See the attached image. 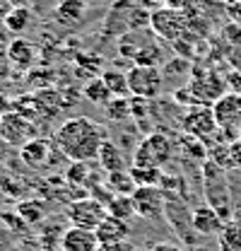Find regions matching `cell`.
I'll list each match as a JSON object with an SVG mask.
<instances>
[{
	"mask_svg": "<svg viewBox=\"0 0 241 251\" xmlns=\"http://www.w3.org/2000/svg\"><path fill=\"white\" fill-rule=\"evenodd\" d=\"M106 143V130L92 119L75 116L58 126L53 135V145L70 162H94L101 145Z\"/></svg>",
	"mask_w": 241,
	"mask_h": 251,
	"instance_id": "obj_1",
	"label": "cell"
},
{
	"mask_svg": "<svg viewBox=\"0 0 241 251\" xmlns=\"http://www.w3.org/2000/svg\"><path fill=\"white\" fill-rule=\"evenodd\" d=\"M150 20L152 15L147 7L138 5L135 0H114L104 17V34L111 39H120L128 31L150 27Z\"/></svg>",
	"mask_w": 241,
	"mask_h": 251,
	"instance_id": "obj_2",
	"label": "cell"
},
{
	"mask_svg": "<svg viewBox=\"0 0 241 251\" xmlns=\"http://www.w3.org/2000/svg\"><path fill=\"white\" fill-rule=\"evenodd\" d=\"M203 186L208 193V205L215 208L224 222H229L232 220V198H229V186L224 179V169L219 164H215L210 157L205 159V167H203Z\"/></svg>",
	"mask_w": 241,
	"mask_h": 251,
	"instance_id": "obj_3",
	"label": "cell"
},
{
	"mask_svg": "<svg viewBox=\"0 0 241 251\" xmlns=\"http://www.w3.org/2000/svg\"><path fill=\"white\" fill-rule=\"evenodd\" d=\"M174 155V145L164 133H150L147 138L140 140L133 155V167H154L162 169Z\"/></svg>",
	"mask_w": 241,
	"mask_h": 251,
	"instance_id": "obj_4",
	"label": "cell"
},
{
	"mask_svg": "<svg viewBox=\"0 0 241 251\" xmlns=\"http://www.w3.org/2000/svg\"><path fill=\"white\" fill-rule=\"evenodd\" d=\"M128 87L130 97H143V99H154L162 92V73L154 65H133L128 73Z\"/></svg>",
	"mask_w": 241,
	"mask_h": 251,
	"instance_id": "obj_5",
	"label": "cell"
},
{
	"mask_svg": "<svg viewBox=\"0 0 241 251\" xmlns=\"http://www.w3.org/2000/svg\"><path fill=\"white\" fill-rule=\"evenodd\" d=\"M65 215L70 220L72 227H82V229H96L99 222L109 215L106 205H101L99 201H94L92 196L87 198H77L72 203H68Z\"/></svg>",
	"mask_w": 241,
	"mask_h": 251,
	"instance_id": "obj_6",
	"label": "cell"
},
{
	"mask_svg": "<svg viewBox=\"0 0 241 251\" xmlns=\"http://www.w3.org/2000/svg\"><path fill=\"white\" fill-rule=\"evenodd\" d=\"M0 138L12 145V148H22L24 143H29L31 138H36V126L31 124L29 119L20 116L17 111L2 114L0 116Z\"/></svg>",
	"mask_w": 241,
	"mask_h": 251,
	"instance_id": "obj_7",
	"label": "cell"
},
{
	"mask_svg": "<svg viewBox=\"0 0 241 251\" xmlns=\"http://www.w3.org/2000/svg\"><path fill=\"white\" fill-rule=\"evenodd\" d=\"M181 128H183V133L195 135V138L203 140V138L212 135L219 126H217V119L212 114V106L195 104V106H188L186 114L181 116Z\"/></svg>",
	"mask_w": 241,
	"mask_h": 251,
	"instance_id": "obj_8",
	"label": "cell"
},
{
	"mask_svg": "<svg viewBox=\"0 0 241 251\" xmlns=\"http://www.w3.org/2000/svg\"><path fill=\"white\" fill-rule=\"evenodd\" d=\"M150 29L154 31L157 36H162V39L176 44L181 39V31L186 29V22H183V17H181V12L176 7H157V10L152 12Z\"/></svg>",
	"mask_w": 241,
	"mask_h": 251,
	"instance_id": "obj_9",
	"label": "cell"
},
{
	"mask_svg": "<svg viewBox=\"0 0 241 251\" xmlns=\"http://www.w3.org/2000/svg\"><path fill=\"white\" fill-rule=\"evenodd\" d=\"M56 145L53 143H48L46 138H31L29 143H24L22 148H20V159L31 167V169H39V172H44V169H48V167H53V157H56Z\"/></svg>",
	"mask_w": 241,
	"mask_h": 251,
	"instance_id": "obj_10",
	"label": "cell"
},
{
	"mask_svg": "<svg viewBox=\"0 0 241 251\" xmlns=\"http://www.w3.org/2000/svg\"><path fill=\"white\" fill-rule=\"evenodd\" d=\"M191 92L195 97L198 104H205V106H212L219 97H224V90H227V77H219L215 73H198L193 80H191Z\"/></svg>",
	"mask_w": 241,
	"mask_h": 251,
	"instance_id": "obj_11",
	"label": "cell"
},
{
	"mask_svg": "<svg viewBox=\"0 0 241 251\" xmlns=\"http://www.w3.org/2000/svg\"><path fill=\"white\" fill-rule=\"evenodd\" d=\"M130 198L135 205V215H140V218H159L164 213V188L138 186Z\"/></svg>",
	"mask_w": 241,
	"mask_h": 251,
	"instance_id": "obj_12",
	"label": "cell"
},
{
	"mask_svg": "<svg viewBox=\"0 0 241 251\" xmlns=\"http://www.w3.org/2000/svg\"><path fill=\"white\" fill-rule=\"evenodd\" d=\"M212 114L219 128H234L241 130V94H224L212 104Z\"/></svg>",
	"mask_w": 241,
	"mask_h": 251,
	"instance_id": "obj_13",
	"label": "cell"
},
{
	"mask_svg": "<svg viewBox=\"0 0 241 251\" xmlns=\"http://www.w3.org/2000/svg\"><path fill=\"white\" fill-rule=\"evenodd\" d=\"M99 239L94 229H82V227H68L60 239V251H96Z\"/></svg>",
	"mask_w": 241,
	"mask_h": 251,
	"instance_id": "obj_14",
	"label": "cell"
},
{
	"mask_svg": "<svg viewBox=\"0 0 241 251\" xmlns=\"http://www.w3.org/2000/svg\"><path fill=\"white\" fill-rule=\"evenodd\" d=\"M7 61L17 73H29L36 61V49L27 39H12L7 41Z\"/></svg>",
	"mask_w": 241,
	"mask_h": 251,
	"instance_id": "obj_15",
	"label": "cell"
},
{
	"mask_svg": "<svg viewBox=\"0 0 241 251\" xmlns=\"http://www.w3.org/2000/svg\"><path fill=\"white\" fill-rule=\"evenodd\" d=\"M150 44H154V31L133 29V31H128V34H123L119 39V53L123 58L135 61Z\"/></svg>",
	"mask_w": 241,
	"mask_h": 251,
	"instance_id": "obj_16",
	"label": "cell"
},
{
	"mask_svg": "<svg viewBox=\"0 0 241 251\" xmlns=\"http://www.w3.org/2000/svg\"><path fill=\"white\" fill-rule=\"evenodd\" d=\"M34 94V101H36V109L41 114V119H53L58 116L60 111L68 109V101H65V94L53 90V87H46V90H36Z\"/></svg>",
	"mask_w": 241,
	"mask_h": 251,
	"instance_id": "obj_17",
	"label": "cell"
},
{
	"mask_svg": "<svg viewBox=\"0 0 241 251\" xmlns=\"http://www.w3.org/2000/svg\"><path fill=\"white\" fill-rule=\"evenodd\" d=\"M224 227V220L219 218V213L210 205H200L193 210V229L198 237H212L219 234Z\"/></svg>",
	"mask_w": 241,
	"mask_h": 251,
	"instance_id": "obj_18",
	"label": "cell"
},
{
	"mask_svg": "<svg viewBox=\"0 0 241 251\" xmlns=\"http://www.w3.org/2000/svg\"><path fill=\"white\" fill-rule=\"evenodd\" d=\"M128 232H130V225L125 220H119L114 215H106V218L99 222V227L94 229L99 244H116V242H128Z\"/></svg>",
	"mask_w": 241,
	"mask_h": 251,
	"instance_id": "obj_19",
	"label": "cell"
},
{
	"mask_svg": "<svg viewBox=\"0 0 241 251\" xmlns=\"http://www.w3.org/2000/svg\"><path fill=\"white\" fill-rule=\"evenodd\" d=\"M85 12H87V2L85 0H60L53 10V17L56 22L63 27H75L85 20Z\"/></svg>",
	"mask_w": 241,
	"mask_h": 251,
	"instance_id": "obj_20",
	"label": "cell"
},
{
	"mask_svg": "<svg viewBox=\"0 0 241 251\" xmlns=\"http://www.w3.org/2000/svg\"><path fill=\"white\" fill-rule=\"evenodd\" d=\"M31 20H34L31 7H7L5 15H2V27H5V31L20 36V34H24L29 29Z\"/></svg>",
	"mask_w": 241,
	"mask_h": 251,
	"instance_id": "obj_21",
	"label": "cell"
},
{
	"mask_svg": "<svg viewBox=\"0 0 241 251\" xmlns=\"http://www.w3.org/2000/svg\"><path fill=\"white\" fill-rule=\"evenodd\" d=\"M65 181L72 184L75 188H87V193H90L92 186L99 184V181L92 176V164L90 162H72V164L65 169Z\"/></svg>",
	"mask_w": 241,
	"mask_h": 251,
	"instance_id": "obj_22",
	"label": "cell"
},
{
	"mask_svg": "<svg viewBox=\"0 0 241 251\" xmlns=\"http://www.w3.org/2000/svg\"><path fill=\"white\" fill-rule=\"evenodd\" d=\"M96 162H99V167H101L106 174H109V172H123V169H125V159H123L120 150L111 140H106V143L101 145Z\"/></svg>",
	"mask_w": 241,
	"mask_h": 251,
	"instance_id": "obj_23",
	"label": "cell"
},
{
	"mask_svg": "<svg viewBox=\"0 0 241 251\" xmlns=\"http://www.w3.org/2000/svg\"><path fill=\"white\" fill-rule=\"evenodd\" d=\"M17 213H20V218L24 220L27 225H39V222L46 220L48 208H46V203L39 201V198H27V201H20V203H17Z\"/></svg>",
	"mask_w": 241,
	"mask_h": 251,
	"instance_id": "obj_24",
	"label": "cell"
},
{
	"mask_svg": "<svg viewBox=\"0 0 241 251\" xmlns=\"http://www.w3.org/2000/svg\"><path fill=\"white\" fill-rule=\"evenodd\" d=\"M219 237V247L222 251H241V218L224 222Z\"/></svg>",
	"mask_w": 241,
	"mask_h": 251,
	"instance_id": "obj_25",
	"label": "cell"
},
{
	"mask_svg": "<svg viewBox=\"0 0 241 251\" xmlns=\"http://www.w3.org/2000/svg\"><path fill=\"white\" fill-rule=\"evenodd\" d=\"M82 97L92 101V104H96V106H106V101H111L114 99V94L109 92V87L104 85V80L101 77H92L85 82V87H82Z\"/></svg>",
	"mask_w": 241,
	"mask_h": 251,
	"instance_id": "obj_26",
	"label": "cell"
},
{
	"mask_svg": "<svg viewBox=\"0 0 241 251\" xmlns=\"http://www.w3.org/2000/svg\"><path fill=\"white\" fill-rule=\"evenodd\" d=\"M104 184L111 188V191H114L116 196H133V191L138 188L128 169H123V172H109V174H106V181H104Z\"/></svg>",
	"mask_w": 241,
	"mask_h": 251,
	"instance_id": "obj_27",
	"label": "cell"
},
{
	"mask_svg": "<svg viewBox=\"0 0 241 251\" xmlns=\"http://www.w3.org/2000/svg\"><path fill=\"white\" fill-rule=\"evenodd\" d=\"M101 80H104V85L109 87V92L114 94V97H130V87H128V75L125 73H120V70H104L101 75H99Z\"/></svg>",
	"mask_w": 241,
	"mask_h": 251,
	"instance_id": "obj_28",
	"label": "cell"
},
{
	"mask_svg": "<svg viewBox=\"0 0 241 251\" xmlns=\"http://www.w3.org/2000/svg\"><path fill=\"white\" fill-rule=\"evenodd\" d=\"M104 114L111 119V121H128V119H133V109H130V97H114L111 101H106V106H104Z\"/></svg>",
	"mask_w": 241,
	"mask_h": 251,
	"instance_id": "obj_29",
	"label": "cell"
},
{
	"mask_svg": "<svg viewBox=\"0 0 241 251\" xmlns=\"http://www.w3.org/2000/svg\"><path fill=\"white\" fill-rule=\"evenodd\" d=\"M135 186H159L162 184V169H154V167H130L128 169Z\"/></svg>",
	"mask_w": 241,
	"mask_h": 251,
	"instance_id": "obj_30",
	"label": "cell"
},
{
	"mask_svg": "<svg viewBox=\"0 0 241 251\" xmlns=\"http://www.w3.org/2000/svg\"><path fill=\"white\" fill-rule=\"evenodd\" d=\"M75 65H77V75H82V77H99L101 73H104V61L99 58V56H94V53H87V56H77L75 58Z\"/></svg>",
	"mask_w": 241,
	"mask_h": 251,
	"instance_id": "obj_31",
	"label": "cell"
},
{
	"mask_svg": "<svg viewBox=\"0 0 241 251\" xmlns=\"http://www.w3.org/2000/svg\"><path fill=\"white\" fill-rule=\"evenodd\" d=\"M109 215H114V218L119 220H125V222H130V220L135 218V205H133V198L130 196H116L111 203H109Z\"/></svg>",
	"mask_w": 241,
	"mask_h": 251,
	"instance_id": "obj_32",
	"label": "cell"
},
{
	"mask_svg": "<svg viewBox=\"0 0 241 251\" xmlns=\"http://www.w3.org/2000/svg\"><path fill=\"white\" fill-rule=\"evenodd\" d=\"M12 111H17L20 116L29 119L31 124H34L36 119H41V114H39V109H36V101H34V94L15 97V99H12Z\"/></svg>",
	"mask_w": 241,
	"mask_h": 251,
	"instance_id": "obj_33",
	"label": "cell"
},
{
	"mask_svg": "<svg viewBox=\"0 0 241 251\" xmlns=\"http://www.w3.org/2000/svg\"><path fill=\"white\" fill-rule=\"evenodd\" d=\"M53 80H56V73H53V70H46V68H36V70H29V73H27V82H29L31 87H36V90L51 87Z\"/></svg>",
	"mask_w": 241,
	"mask_h": 251,
	"instance_id": "obj_34",
	"label": "cell"
},
{
	"mask_svg": "<svg viewBox=\"0 0 241 251\" xmlns=\"http://www.w3.org/2000/svg\"><path fill=\"white\" fill-rule=\"evenodd\" d=\"M0 222L5 225V227H10L12 232H24L29 225L24 222V220L20 218V213L15 210V213H10V210H5V213H0Z\"/></svg>",
	"mask_w": 241,
	"mask_h": 251,
	"instance_id": "obj_35",
	"label": "cell"
},
{
	"mask_svg": "<svg viewBox=\"0 0 241 251\" xmlns=\"http://www.w3.org/2000/svg\"><path fill=\"white\" fill-rule=\"evenodd\" d=\"M227 90L234 94H241V73L239 70H234V73L227 75Z\"/></svg>",
	"mask_w": 241,
	"mask_h": 251,
	"instance_id": "obj_36",
	"label": "cell"
},
{
	"mask_svg": "<svg viewBox=\"0 0 241 251\" xmlns=\"http://www.w3.org/2000/svg\"><path fill=\"white\" fill-rule=\"evenodd\" d=\"M135 247H130L128 242H116V244H99L96 251H133Z\"/></svg>",
	"mask_w": 241,
	"mask_h": 251,
	"instance_id": "obj_37",
	"label": "cell"
},
{
	"mask_svg": "<svg viewBox=\"0 0 241 251\" xmlns=\"http://www.w3.org/2000/svg\"><path fill=\"white\" fill-rule=\"evenodd\" d=\"M229 150H232V164H234V169H241V140H234L229 145Z\"/></svg>",
	"mask_w": 241,
	"mask_h": 251,
	"instance_id": "obj_38",
	"label": "cell"
},
{
	"mask_svg": "<svg viewBox=\"0 0 241 251\" xmlns=\"http://www.w3.org/2000/svg\"><path fill=\"white\" fill-rule=\"evenodd\" d=\"M10 155H12V145H7V143L0 138V164H2V162H7Z\"/></svg>",
	"mask_w": 241,
	"mask_h": 251,
	"instance_id": "obj_39",
	"label": "cell"
},
{
	"mask_svg": "<svg viewBox=\"0 0 241 251\" xmlns=\"http://www.w3.org/2000/svg\"><path fill=\"white\" fill-rule=\"evenodd\" d=\"M10 111H12V99L5 97V94H0V116L2 114H10Z\"/></svg>",
	"mask_w": 241,
	"mask_h": 251,
	"instance_id": "obj_40",
	"label": "cell"
},
{
	"mask_svg": "<svg viewBox=\"0 0 241 251\" xmlns=\"http://www.w3.org/2000/svg\"><path fill=\"white\" fill-rule=\"evenodd\" d=\"M227 36H234L232 41L241 46V29H239V25H229V27H227Z\"/></svg>",
	"mask_w": 241,
	"mask_h": 251,
	"instance_id": "obj_41",
	"label": "cell"
},
{
	"mask_svg": "<svg viewBox=\"0 0 241 251\" xmlns=\"http://www.w3.org/2000/svg\"><path fill=\"white\" fill-rule=\"evenodd\" d=\"M232 17L237 20V25H241V0H237V5H232Z\"/></svg>",
	"mask_w": 241,
	"mask_h": 251,
	"instance_id": "obj_42",
	"label": "cell"
},
{
	"mask_svg": "<svg viewBox=\"0 0 241 251\" xmlns=\"http://www.w3.org/2000/svg\"><path fill=\"white\" fill-rule=\"evenodd\" d=\"M31 2L34 0H7L10 7H31Z\"/></svg>",
	"mask_w": 241,
	"mask_h": 251,
	"instance_id": "obj_43",
	"label": "cell"
},
{
	"mask_svg": "<svg viewBox=\"0 0 241 251\" xmlns=\"http://www.w3.org/2000/svg\"><path fill=\"white\" fill-rule=\"evenodd\" d=\"M7 7V0H0V10H5Z\"/></svg>",
	"mask_w": 241,
	"mask_h": 251,
	"instance_id": "obj_44",
	"label": "cell"
},
{
	"mask_svg": "<svg viewBox=\"0 0 241 251\" xmlns=\"http://www.w3.org/2000/svg\"><path fill=\"white\" fill-rule=\"evenodd\" d=\"M135 2H138V5H143V7L147 5V0H135Z\"/></svg>",
	"mask_w": 241,
	"mask_h": 251,
	"instance_id": "obj_45",
	"label": "cell"
},
{
	"mask_svg": "<svg viewBox=\"0 0 241 251\" xmlns=\"http://www.w3.org/2000/svg\"><path fill=\"white\" fill-rule=\"evenodd\" d=\"M0 251H10V249H7V247H5V244H0Z\"/></svg>",
	"mask_w": 241,
	"mask_h": 251,
	"instance_id": "obj_46",
	"label": "cell"
},
{
	"mask_svg": "<svg viewBox=\"0 0 241 251\" xmlns=\"http://www.w3.org/2000/svg\"><path fill=\"white\" fill-rule=\"evenodd\" d=\"M133 251H152V249H133Z\"/></svg>",
	"mask_w": 241,
	"mask_h": 251,
	"instance_id": "obj_47",
	"label": "cell"
},
{
	"mask_svg": "<svg viewBox=\"0 0 241 251\" xmlns=\"http://www.w3.org/2000/svg\"><path fill=\"white\" fill-rule=\"evenodd\" d=\"M0 27H2V20H0ZM2 29H5V27H2Z\"/></svg>",
	"mask_w": 241,
	"mask_h": 251,
	"instance_id": "obj_48",
	"label": "cell"
},
{
	"mask_svg": "<svg viewBox=\"0 0 241 251\" xmlns=\"http://www.w3.org/2000/svg\"><path fill=\"white\" fill-rule=\"evenodd\" d=\"M239 135H241V130H239Z\"/></svg>",
	"mask_w": 241,
	"mask_h": 251,
	"instance_id": "obj_49",
	"label": "cell"
}]
</instances>
